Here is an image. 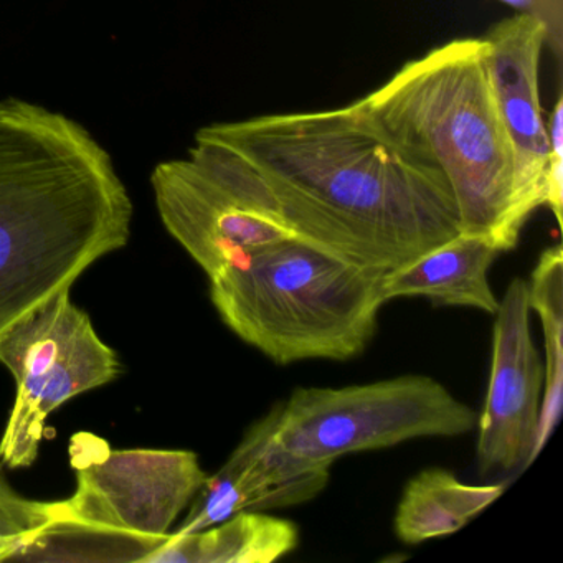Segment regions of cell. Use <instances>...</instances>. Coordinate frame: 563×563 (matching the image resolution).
Wrapping results in <instances>:
<instances>
[{
  "mask_svg": "<svg viewBox=\"0 0 563 563\" xmlns=\"http://www.w3.org/2000/svg\"><path fill=\"white\" fill-rule=\"evenodd\" d=\"M62 500L45 503L22 496L0 463V562L15 560L60 517Z\"/></svg>",
  "mask_w": 563,
  "mask_h": 563,
  "instance_id": "cell-16",
  "label": "cell"
},
{
  "mask_svg": "<svg viewBox=\"0 0 563 563\" xmlns=\"http://www.w3.org/2000/svg\"><path fill=\"white\" fill-rule=\"evenodd\" d=\"M499 249L484 236L457 233L443 245L390 269L382 279L385 302L421 296L438 306L474 308L496 314L500 299L489 283Z\"/></svg>",
  "mask_w": 563,
  "mask_h": 563,
  "instance_id": "cell-12",
  "label": "cell"
},
{
  "mask_svg": "<svg viewBox=\"0 0 563 563\" xmlns=\"http://www.w3.org/2000/svg\"><path fill=\"white\" fill-rule=\"evenodd\" d=\"M133 202L87 130L0 101V334L124 249Z\"/></svg>",
  "mask_w": 563,
  "mask_h": 563,
  "instance_id": "cell-2",
  "label": "cell"
},
{
  "mask_svg": "<svg viewBox=\"0 0 563 563\" xmlns=\"http://www.w3.org/2000/svg\"><path fill=\"white\" fill-rule=\"evenodd\" d=\"M487 71L514 154L516 219L526 225L545 206L549 134L540 103L539 68L547 29L529 12L494 25L486 37Z\"/></svg>",
  "mask_w": 563,
  "mask_h": 563,
  "instance_id": "cell-10",
  "label": "cell"
},
{
  "mask_svg": "<svg viewBox=\"0 0 563 563\" xmlns=\"http://www.w3.org/2000/svg\"><path fill=\"white\" fill-rule=\"evenodd\" d=\"M279 404L256 420L222 467L207 477L176 533H192L240 512L299 506L328 487L332 463L295 456L276 438Z\"/></svg>",
  "mask_w": 563,
  "mask_h": 563,
  "instance_id": "cell-11",
  "label": "cell"
},
{
  "mask_svg": "<svg viewBox=\"0 0 563 563\" xmlns=\"http://www.w3.org/2000/svg\"><path fill=\"white\" fill-rule=\"evenodd\" d=\"M530 311L542 322L545 380L532 463L560 420L563 405V252L555 245L540 253L529 283Z\"/></svg>",
  "mask_w": 563,
  "mask_h": 563,
  "instance_id": "cell-15",
  "label": "cell"
},
{
  "mask_svg": "<svg viewBox=\"0 0 563 563\" xmlns=\"http://www.w3.org/2000/svg\"><path fill=\"white\" fill-rule=\"evenodd\" d=\"M549 134L550 154L553 156H563V98L559 97L552 114H550V124L547 128Z\"/></svg>",
  "mask_w": 563,
  "mask_h": 563,
  "instance_id": "cell-17",
  "label": "cell"
},
{
  "mask_svg": "<svg viewBox=\"0 0 563 563\" xmlns=\"http://www.w3.org/2000/svg\"><path fill=\"white\" fill-rule=\"evenodd\" d=\"M151 183L167 232L209 279L256 250L298 236L262 176L213 141L196 137L189 157L159 164Z\"/></svg>",
  "mask_w": 563,
  "mask_h": 563,
  "instance_id": "cell-7",
  "label": "cell"
},
{
  "mask_svg": "<svg viewBox=\"0 0 563 563\" xmlns=\"http://www.w3.org/2000/svg\"><path fill=\"white\" fill-rule=\"evenodd\" d=\"M387 272L291 236L210 278V299L230 331L276 364L351 361L377 332Z\"/></svg>",
  "mask_w": 563,
  "mask_h": 563,
  "instance_id": "cell-4",
  "label": "cell"
},
{
  "mask_svg": "<svg viewBox=\"0 0 563 563\" xmlns=\"http://www.w3.org/2000/svg\"><path fill=\"white\" fill-rule=\"evenodd\" d=\"M484 38H460L408 62L362 98L405 147L440 167L453 192L460 233L510 252L523 227L514 206V154Z\"/></svg>",
  "mask_w": 563,
  "mask_h": 563,
  "instance_id": "cell-3",
  "label": "cell"
},
{
  "mask_svg": "<svg viewBox=\"0 0 563 563\" xmlns=\"http://www.w3.org/2000/svg\"><path fill=\"white\" fill-rule=\"evenodd\" d=\"M0 364L15 380V401L0 438V463L24 470L37 461L47 420L77 395L117 380V351L87 311L62 289L0 334Z\"/></svg>",
  "mask_w": 563,
  "mask_h": 563,
  "instance_id": "cell-8",
  "label": "cell"
},
{
  "mask_svg": "<svg viewBox=\"0 0 563 563\" xmlns=\"http://www.w3.org/2000/svg\"><path fill=\"white\" fill-rule=\"evenodd\" d=\"M477 413L428 375L349 387H299L279 404L276 438L295 456L334 463L415 438L471 433Z\"/></svg>",
  "mask_w": 563,
  "mask_h": 563,
  "instance_id": "cell-6",
  "label": "cell"
},
{
  "mask_svg": "<svg viewBox=\"0 0 563 563\" xmlns=\"http://www.w3.org/2000/svg\"><path fill=\"white\" fill-rule=\"evenodd\" d=\"M506 484H466L441 467L421 471L405 487L395 533L408 545L451 536L503 496Z\"/></svg>",
  "mask_w": 563,
  "mask_h": 563,
  "instance_id": "cell-14",
  "label": "cell"
},
{
  "mask_svg": "<svg viewBox=\"0 0 563 563\" xmlns=\"http://www.w3.org/2000/svg\"><path fill=\"white\" fill-rule=\"evenodd\" d=\"M242 156L292 232L342 258L395 269L460 233L446 177L395 140L364 100L197 133Z\"/></svg>",
  "mask_w": 563,
  "mask_h": 563,
  "instance_id": "cell-1",
  "label": "cell"
},
{
  "mask_svg": "<svg viewBox=\"0 0 563 563\" xmlns=\"http://www.w3.org/2000/svg\"><path fill=\"white\" fill-rule=\"evenodd\" d=\"M74 496L19 560L144 562L169 536L209 474L186 450H111L95 434L71 438Z\"/></svg>",
  "mask_w": 563,
  "mask_h": 563,
  "instance_id": "cell-5",
  "label": "cell"
},
{
  "mask_svg": "<svg viewBox=\"0 0 563 563\" xmlns=\"http://www.w3.org/2000/svg\"><path fill=\"white\" fill-rule=\"evenodd\" d=\"M298 527L266 512H240L192 533H169L147 563H273L298 547Z\"/></svg>",
  "mask_w": 563,
  "mask_h": 563,
  "instance_id": "cell-13",
  "label": "cell"
},
{
  "mask_svg": "<svg viewBox=\"0 0 563 563\" xmlns=\"http://www.w3.org/2000/svg\"><path fill=\"white\" fill-rule=\"evenodd\" d=\"M489 387L477 417L476 457L483 476L532 464L545 367L530 335L529 283L516 278L497 309Z\"/></svg>",
  "mask_w": 563,
  "mask_h": 563,
  "instance_id": "cell-9",
  "label": "cell"
}]
</instances>
